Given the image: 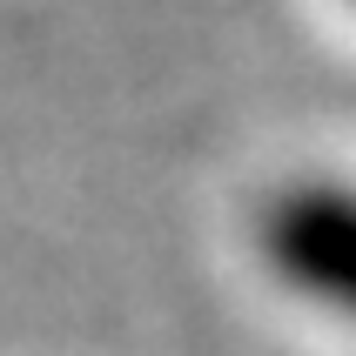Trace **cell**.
I'll use <instances>...</instances> for the list:
<instances>
[{
    "label": "cell",
    "instance_id": "obj_1",
    "mask_svg": "<svg viewBox=\"0 0 356 356\" xmlns=\"http://www.w3.org/2000/svg\"><path fill=\"white\" fill-rule=\"evenodd\" d=\"M256 249L302 302L356 323V188L289 181L256 222Z\"/></svg>",
    "mask_w": 356,
    "mask_h": 356
}]
</instances>
